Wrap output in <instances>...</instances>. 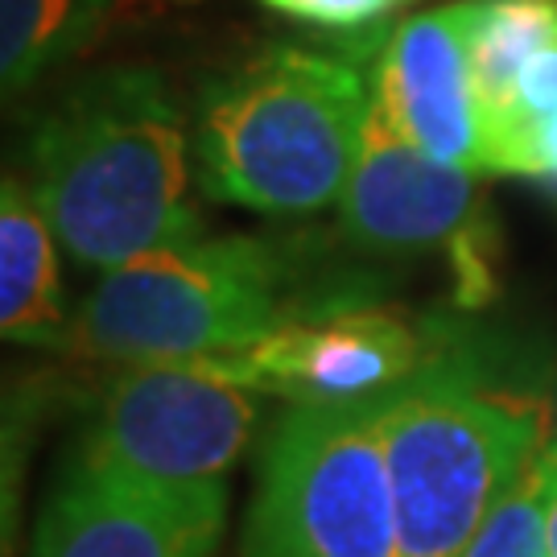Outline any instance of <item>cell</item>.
<instances>
[{
  "instance_id": "cell-1",
  "label": "cell",
  "mask_w": 557,
  "mask_h": 557,
  "mask_svg": "<svg viewBox=\"0 0 557 557\" xmlns=\"http://www.w3.org/2000/svg\"><path fill=\"white\" fill-rule=\"evenodd\" d=\"M195 145L165 83L120 66L62 96L34 133V174L59 244L91 269L202 236Z\"/></svg>"
},
{
  "instance_id": "cell-2",
  "label": "cell",
  "mask_w": 557,
  "mask_h": 557,
  "mask_svg": "<svg viewBox=\"0 0 557 557\" xmlns=\"http://www.w3.org/2000/svg\"><path fill=\"white\" fill-rule=\"evenodd\" d=\"M372 116V87L335 54L273 46L211 83L195 116L207 199L306 215L343 199Z\"/></svg>"
},
{
  "instance_id": "cell-3",
  "label": "cell",
  "mask_w": 557,
  "mask_h": 557,
  "mask_svg": "<svg viewBox=\"0 0 557 557\" xmlns=\"http://www.w3.org/2000/svg\"><path fill=\"white\" fill-rule=\"evenodd\" d=\"M541 446V418L438 351L384 400V450L400 557H458Z\"/></svg>"
},
{
  "instance_id": "cell-4",
  "label": "cell",
  "mask_w": 557,
  "mask_h": 557,
  "mask_svg": "<svg viewBox=\"0 0 557 557\" xmlns=\"http://www.w3.org/2000/svg\"><path fill=\"white\" fill-rule=\"evenodd\" d=\"M281 294L285 264L269 244L199 236L108 269L62 347L116 363L232 356L294 319Z\"/></svg>"
},
{
  "instance_id": "cell-5",
  "label": "cell",
  "mask_w": 557,
  "mask_h": 557,
  "mask_svg": "<svg viewBox=\"0 0 557 557\" xmlns=\"http://www.w3.org/2000/svg\"><path fill=\"white\" fill-rule=\"evenodd\" d=\"M384 397L294 405L260 450L244 557H400Z\"/></svg>"
},
{
  "instance_id": "cell-6",
  "label": "cell",
  "mask_w": 557,
  "mask_h": 557,
  "mask_svg": "<svg viewBox=\"0 0 557 557\" xmlns=\"http://www.w3.org/2000/svg\"><path fill=\"white\" fill-rule=\"evenodd\" d=\"M257 413V388L239 384L220 356L124 363L100 393L75 462L158 487L223 483Z\"/></svg>"
},
{
  "instance_id": "cell-7",
  "label": "cell",
  "mask_w": 557,
  "mask_h": 557,
  "mask_svg": "<svg viewBox=\"0 0 557 557\" xmlns=\"http://www.w3.org/2000/svg\"><path fill=\"white\" fill-rule=\"evenodd\" d=\"M338 215L347 239L368 252H442L462 306L479 310L496 298L499 227L487 186L409 145L376 100Z\"/></svg>"
},
{
  "instance_id": "cell-8",
  "label": "cell",
  "mask_w": 557,
  "mask_h": 557,
  "mask_svg": "<svg viewBox=\"0 0 557 557\" xmlns=\"http://www.w3.org/2000/svg\"><path fill=\"white\" fill-rule=\"evenodd\" d=\"M434 356L400 314L338 306L294 314L252 347L220 356V363L257 393H277L294 405H347L393 393Z\"/></svg>"
},
{
  "instance_id": "cell-9",
  "label": "cell",
  "mask_w": 557,
  "mask_h": 557,
  "mask_svg": "<svg viewBox=\"0 0 557 557\" xmlns=\"http://www.w3.org/2000/svg\"><path fill=\"white\" fill-rule=\"evenodd\" d=\"M223 508V483L158 487L71 458L29 557H211Z\"/></svg>"
},
{
  "instance_id": "cell-10",
  "label": "cell",
  "mask_w": 557,
  "mask_h": 557,
  "mask_svg": "<svg viewBox=\"0 0 557 557\" xmlns=\"http://www.w3.org/2000/svg\"><path fill=\"white\" fill-rule=\"evenodd\" d=\"M372 100L421 153L487 174V137L467 59V4L400 21L380 50Z\"/></svg>"
},
{
  "instance_id": "cell-11",
  "label": "cell",
  "mask_w": 557,
  "mask_h": 557,
  "mask_svg": "<svg viewBox=\"0 0 557 557\" xmlns=\"http://www.w3.org/2000/svg\"><path fill=\"white\" fill-rule=\"evenodd\" d=\"M0 326L13 343L62 347L71 319L62 306L59 236L38 190L9 178L0 199Z\"/></svg>"
},
{
  "instance_id": "cell-12",
  "label": "cell",
  "mask_w": 557,
  "mask_h": 557,
  "mask_svg": "<svg viewBox=\"0 0 557 557\" xmlns=\"http://www.w3.org/2000/svg\"><path fill=\"white\" fill-rule=\"evenodd\" d=\"M557 41V0H467V59L483 137H492L520 71Z\"/></svg>"
},
{
  "instance_id": "cell-13",
  "label": "cell",
  "mask_w": 557,
  "mask_h": 557,
  "mask_svg": "<svg viewBox=\"0 0 557 557\" xmlns=\"http://www.w3.org/2000/svg\"><path fill=\"white\" fill-rule=\"evenodd\" d=\"M112 0H0V79L29 91L46 71L71 62L100 29Z\"/></svg>"
},
{
  "instance_id": "cell-14",
  "label": "cell",
  "mask_w": 557,
  "mask_h": 557,
  "mask_svg": "<svg viewBox=\"0 0 557 557\" xmlns=\"http://www.w3.org/2000/svg\"><path fill=\"white\" fill-rule=\"evenodd\" d=\"M557 496V442H541L512 483L499 492L475 537L458 557H554L549 508Z\"/></svg>"
},
{
  "instance_id": "cell-15",
  "label": "cell",
  "mask_w": 557,
  "mask_h": 557,
  "mask_svg": "<svg viewBox=\"0 0 557 557\" xmlns=\"http://www.w3.org/2000/svg\"><path fill=\"white\" fill-rule=\"evenodd\" d=\"M264 4L285 13V17L306 21V25L356 29V25H372V21L397 13L409 0H264Z\"/></svg>"
},
{
  "instance_id": "cell-16",
  "label": "cell",
  "mask_w": 557,
  "mask_h": 557,
  "mask_svg": "<svg viewBox=\"0 0 557 557\" xmlns=\"http://www.w3.org/2000/svg\"><path fill=\"white\" fill-rule=\"evenodd\" d=\"M524 178H545L557 182V116H549L545 124L533 128L529 149H524Z\"/></svg>"
},
{
  "instance_id": "cell-17",
  "label": "cell",
  "mask_w": 557,
  "mask_h": 557,
  "mask_svg": "<svg viewBox=\"0 0 557 557\" xmlns=\"http://www.w3.org/2000/svg\"><path fill=\"white\" fill-rule=\"evenodd\" d=\"M549 554L557 557V496H554V508H549Z\"/></svg>"
}]
</instances>
